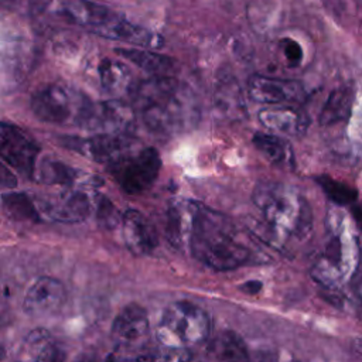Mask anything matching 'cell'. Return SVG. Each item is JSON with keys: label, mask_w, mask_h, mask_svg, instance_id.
I'll use <instances>...</instances> for the list:
<instances>
[{"label": "cell", "mask_w": 362, "mask_h": 362, "mask_svg": "<svg viewBox=\"0 0 362 362\" xmlns=\"http://www.w3.org/2000/svg\"><path fill=\"white\" fill-rule=\"evenodd\" d=\"M96 218L98 222L102 228H107L112 229L115 228L119 222H122V216L119 214V211L116 209V206L112 204L110 199H107L106 197H102L99 199L98 204V211H96Z\"/></svg>", "instance_id": "f1b7e54d"}, {"label": "cell", "mask_w": 362, "mask_h": 362, "mask_svg": "<svg viewBox=\"0 0 362 362\" xmlns=\"http://www.w3.org/2000/svg\"><path fill=\"white\" fill-rule=\"evenodd\" d=\"M247 95L257 103L293 105L304 100L305 90L298 81L252 75L247 81Z\"/></svg>", "instance_id": "8fae6325"}, {"label": "cell", "mask_w": 362, "mask_h": 362, "mask_svg": "<svg viewBox=\"0 0 362 362\" xmlns=\"http://www.w3.org/2000/svg\"><path fill=\"white\" fill-rule=\"evenodd\" d=\"M122 232L127 249L136 256L148 255L157 246L154 226L136 209H129L122 215Z\"/></svg>", "instance_id": "e0dca14e"}, {"label": "cell", "mask_w": 362, "mask_h": 362, "mask_svg": "<svg viewBox=\"0 0 362 362\" xmlns=\"http://www.w3.org/2000/svg\"><path fill=\"white\" fill-rule=\"evenodd\" d=\"M24 348L35 361H61L62 351L55 344L51 334L44 328L33 329L24 339Z\"/></svg>", "instance_id": "603a6c76"}, {"label": "cell", "mask_w": 362, "mask_h": 362, "mask_svg": "<svg viewBox=\"0 0 362 362\" xmlns=\"http://www.w3.org/2000/svg\"><path fill=\"white\" fill-rule=\"evenodd\" d=\"M240 290L247 294H257L262 290V283L257 280H249L240 286Z\"/></svg>", "instance_id": "1f68e13d"}, {"label": "cell", "mask_w": 362, "mask_h": 362, "mask_svg": "<svg viewBox=\"0 0 362 362\" xmlns=\"http://www.w3.org/2000/svg\"><path fill=\"white\" fill-rule=\"evenodd\" d=\"M150 338L147 313L139 304L126 305L112 324V339L122 352H140Z\"/></svg>", "instance_id": "9c48e42d"}, {"label": "cell", "mask_w": 362, "mask_h": 362, "mask_svg": "<svg viewBox=\"0 0 362 362\" xmlns=\"http://www.w3.org/2000/svg\"><path fill=\"white\" fill-rule=\"evenodd\" d=\"M192 201L178 199L173 201L167 209L165 236L170 245L180 250L187 249L192 219Z\"/></svg>", "instance_id": "ac0fdd59"}, {"label": "cell", "mask_w": 362, "mask_h": 362, "mask_svg": "<svg viewBox=\"0 0 362 362\" xmlns=\"http://www.w3.org/2000/svg\"><path fill=\"white\" fill-rule=\"evenodd\" d=\"M317 184L322 188L325 195L337 205H349L354 204L358 198V192L355 188L332 177L320 175L317 177Z\"/></svg>", "instance_id": "83f0119b"}, {"label": "cell", "mask_w": 362, "mask_h": 362, "mask_svg": "<svg viewBox=\"0 0 362 362\" xmlns=\"http://www.w3.org/2000/svg\"><path fill=\"white\" fill-rule=\"evenodd\" d=\"M355 291H356L358 298L362 301V279L358 281V284H356V287H355Z\"/></svg>", "instance_id": "d6a6232c"}, {"label": "cell", "mask_w": 362, "mask_h": 362, "mask_svg": "<svg viewBox=\"0 0 362 362\" xmlns=\"http://www.w3.org/2000/svg\"><path fill=\"white\" fill-rule=\"evenodd\" d=\"M134 120L133 107L119 100L85 103L76 115V122L82 127L93 130L98 134L132 136Z\"/></svg>", "instance_id": "52a82bcc"}, {"label": "cell", "mask_w": 362, "mask_h": 362, "mask_svg": "<svg viewBox=\"0 0 362 362\" xmlns=\"http://www.w3.org/2000/svg\"><path fill=\"white\" fill-rule=\"evenodd\" d=\"M116 54L126 58L127 61L133 62L143 71L151 75H168L174 71L175 62L167 55H161L147 49H137V48H117Z\"/></svg>", "instance_id": "ffe728a7"}, {"label": "cell", "mask_w": 362, "mask_h": 362, "mask_svg": "<svg viewBox=\"0 0 362 362\" xmlns=\"http://www.w3.org/2000/svg\"><path fill=\"white\" fill-rule=\"evenodd\" d=\"M47 10L95 34H99L116 14V11L109 7L90 0H51Z\"/></svg>", "instance_id": "30bf717a"}, {"label": "cell", "mask_w": 362, "mask_h": 362, "mask_svg": "<svg viewBox=\"0 0 362 362\" xmlns=\"http://www.w3.org/2000/svg\"><path fill=\"white\" fill-rule=\"evenodd\" d=\"M259 120L270 132L290 137L303 136L310 126V117L305 110L290 105L262 109Z\"/></svg>", "instance_id": "2e32d148"}, {"label": "cell", "mask_w": 362, "mask_h": 362, "mask_svg": "<svg viewBox=\"0 0 362 362\" xmlns=\"http://www.w3.org/2000/svg\"><path fill=\"white\" fill-rule=\"evenodd\" d=\"M64 301V284L54 277L41 276L28 287L23 300V307L24 311L33 317H47L57 313Z\"/></svg>", "instance_id": "4fadbf2b"}, {"label": "cell", "mask_w": 362, "mask_h": 362, "mask_svg": "<svg viewBox=\"0 0 362 362\" xmlns=\"http://www.w3.org/2000/svg\"><path fill=\"white\" fill-rule=\"evenodd\" d=\"M99 76H100V83L106 92H110V93H120L124 90L130 92L132 74L124 64L105 58L99 64Z\"/></svg>", "instance_id": "cb8c5ba5"}, {"label": "cell", "mask_w": 362, "mask_h": 362, "mask_svg": "<svg viewBox=\"0 0 362 362\" xmlns=\"http://www.w3.org/2000/svg\"><path fill=\"white\" fill-rule=\"evenodd\" d=\"M209 315L199 305L181 300L170 304L157 328V339L164 346L189 348L205 342L209 337Z\"/></svg>", "instance_id": "277c9868"}, {"label": "cell", "mask_w": 362, "mask_h": 362, "mask_svg": "<svg viewBox=\"0 0 362 362\" xmlns=\"http://www.w3.org/2000/svg\"><path fill=\"white\" fill-rule=\"evenodd\" d=\"M214 105L222 116L230 120L240 119L246 112L240 89L236 82L230 79L219 82L215 89Z\"/></svg>", "instance_id": "44dd1931"}, {"label": "cell", "mask_w": 362, "mask_h": 362, "mask_svg": "<svg viewBox=\"0 0 362 362\" xmlns=\"http://www.w3.org/2000/svg\"><path fill=\"white\" fill-rule=\"evenodd\" d=\"M81 174L69 168L68 165L45 158L35 164L33 171V178L42 184H66V185H75L76 178Z\"/></svg>", "instance_id": "484cf974"}, {"label": "cell", "mask_w": 362, "mask_h": 362, "mask_svg": "<svg viewBox=\"0 0 362 362\" xmlns=\"http://www.w3.org/2000/svg\"><path fill=\"white\" fill-rule=\"evenodd\" d=\"M253 202L263 216L270 243L279 246L287 236L304 239L311 233L313 209L296 188L264 181L256 185Z\"/></svg>", "instance_id": "3957f363"}, {"label": "cell", "mask_w": 362, "mask_h": 362, "mask_svg": "<svg viewBox=\"0 0 362 362\" xmlns=\"http://www.w3.org/2000/svg\"><path fill=\"white\" fill-rule=\"evenodd\" d=\"M208 355L221 361L249 359V352L243 339L233 331H223L218 334L208 346Z\"/></svg>", "instance_id": "7402d4cb"}, {"label": "cell", "mask_w": 362, "mask_h": 362, "mask_svg": "<svg viewBox=\"0 0 362 362\" xmlns=\"http://www.w3.org/2000/svg\"><path fill=\"white\" fill-rule=\"evenodd\" d=\"M4 358V351H3V348L0 346V359H3Z\"/></svg>", "instance_id": "836d02e7"}, {"label": "cell", "mask_w": 362, "mask_h": 362, "mask_svg": "<svg viewBox=\"0 0 362 362\" xmlns=\"http://www.w3.org/2000/svg\"><path fill=\"white\" fill-rule=\"evenodd\" d=\"M31 109L41 122L65 123L72 113V100L65 88L49 83L33 95Z\"/></svg>", "instance_id": "9a60e30c"}, {"label": "cell", "mask_w": 362, "mask_h": 362, "mask_svg": "<svg viewBox=\"0 0 362 362\" xmlns=\"http://www.w3.org/2000/svg\"><path fill=\"white\" fill-rule=\"evenodd\" d=\"M280 48H281V52H283L286 61L290 65L301 64V61H303V48L297 41H294L291 38H283L280 41Z\"/></svg>", "instance_id": "f546056e"}, {"label": "cell", "mask_w": 362, "mask_h": 362, "mask_svg": "<svg viewBox=\"0 0 362 362\" xmlns=\"http://www.w3.org/2000/svg\"><path fill=\"white\" fill-rule=\"evenodd\" d=\"M107 167L119 187L126 194L136 195L154 184L161 168V158L156 148L146 147L139 151H127Z\"/></svg>", "instance_id": "8992f818"}, {"label": "cell", "mask_w": 362, "mask_h": 362, "mask_svg": "<svg viewBox=\"0 0 362 362\" xmlns=\"http://www.w3.org/2000/svg\"><path fill=\"white\" fill-rule=\"evenodd\" d=\"M40 208L54 221L72 223L83 221L90 214L92 202L88 192L71 185L55 195L41 198Z\"/></svg>", "instance_id": "7c38bea8"}, {"label": "cell", "mask_w": 362, "mask_h": 362, "mask_svg": "<svg viewBox=\"0 0 362 362\" xmlns=\"http://www.w3.org/2000/svg\"><path fill=\"white\" fill-rule=\"evenodd\" d=\"M252 141L255 147L274 165L293 167L294 154L290 143L280 134L257 132L253 134Z\"/></svg>", "instance_id": "d6986e66"}, {"label": "cell", "mask_w": 362, "mask_h": 362, "mask_svg": "<svg viewBox=\"0 0 362 362\" xmlns=\"http://www.w3.org/2000/svg\"><path fill=\"white\" fill-rule=\"evenodd\" d=\"M352 100L354 96L349 89L341 88L332 90L321 109L320 123L324 126H329L332 123L345 120L351 113Z\"/></svg>", "instance_id": "d4e9b609"}, {"label": "cell", "mask_w": 362, "mask_h": 362, "mask_svg": "<svg viewBox=\"0 0 362 362\" xmlns=\"http://www.w3.org/2000/svg\"><path fill=\"white\" fill-rule=\"evenodd\" d=\"M6 214L20 222H38L40 216L33 201L23 192H8L3 195Z\"/></svg>", "instance_id": "4316f807"}, {"label": "cell", "mask_w": 362, "mask_h": 362, "mask_svg": "<svg viewBox=\"0 0 362 362\" xmlns=\"http://www.w3.org/2000/svg\"><path fill=\"white\" fill-rule=\"evenodd\" d=\"M40 148L18 126L0 122V157L16 171L31 177Z\"/></svg>", "instance_id": "ba28073f"}, {"label": "cell", "mask_w": 362, "mask_h": 362, "mask_svg": "<svg viewBox=\"0 0 362 362\" xmlns=\"http://www.w3.org/2000/svg\"><path fill=\"white\" fill-rule=\"evenodd\" d=\"M16 185V175L0 161V189H11Z\"/></svg>", "instance_id": "4dcf8cb0"}, {"label": "cell", "mask_w": 362, "mask_h": 362, "mask_svg": "<svg viewBox=\"0 0 362 362\" xmlns=\"http://www.w3.org/2000/svg\"><path fill=\"white\" fill-rule=\"evenodd\" d=\"M132 136L123 134H96L90 139L66 140V146L78 153L90 157L98 163L110 165L123 154L132 150Z\"/></svg>", "instance_id": "5bb4252c"}, {"label": "cell", "mask_w": 362, "mask_h": 362, "mask_svg": "<svg viewBox=\"0 0 362 362\" xmlns=\"http://www.w3.org/2000/svg\"><path fill=\"white\" fill-rule=\"evenodd\" d=\"M130 95L146 127L174 134L197 126L199 106L192 90L170 75H153L132 85Z\"/></svg>", "instance_id": "6da1fadb"}, {"label": "cell", "mask_w": 362, "mask_h": 362, "mask_svg": "<svg viewBox=\"0 0 362 362\" xmlns=\"http://www.w3.org/2000/svg\"><path fill=\"white\" fill-rule=\"evenodd\" d=\"M187 247L197 260L219 272L238 269L250 259V250L232 222L198 202L192 204Z\"/></svg>", "instance_id": "7a4b0ae2"}, {"label": "cell", "mask_w": 362, "mask_h": 362, "mask_svg": "<svg viewBox=\"0 0 362 362\" xmlns=\"http://www.w3.org/2000/svg\"><path fill=\"white\" fill-rule=\"evenodd\" d=\"M359 263L358 239L351 233L335 232L328 239L320 259L311 269V276L324 286L334 287L352 277Z\"/></svg>", "instance_id": "5b68a950"}]
</instances>
